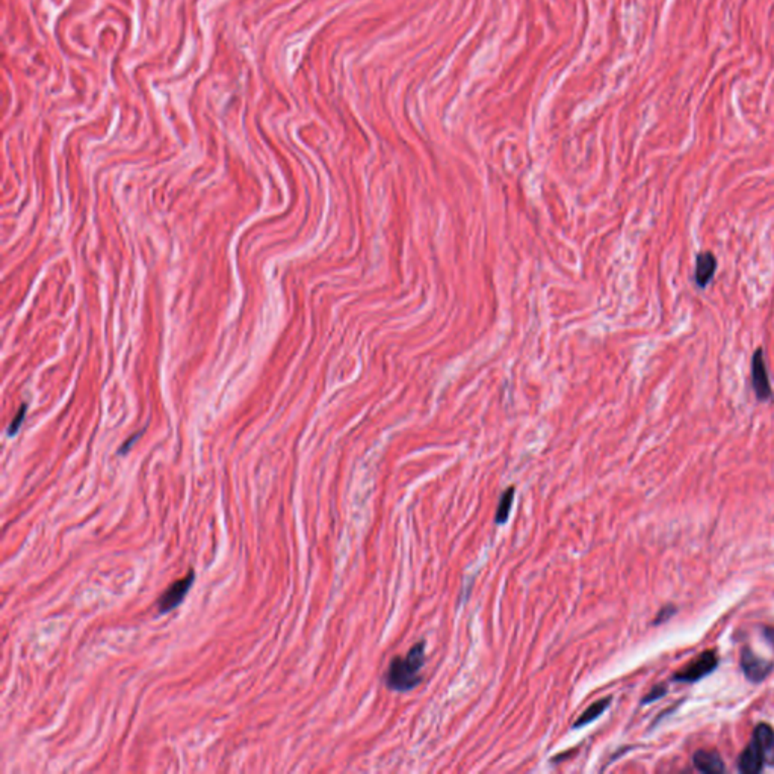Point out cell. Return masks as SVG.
I'll use <instances>...</instances> for the list:
<instances>
[{"label": "cell", "mask_w": 774, "mask_h": 774, "mask_svg": "<svg viewBox=\"0 0 774 774\" xmlns=\"http://www.w3.org/2000/svg\"><path fill=\"white\" fill-rule=\"evenodd\" d=\"M765 353L764 349H756L752 359V387L755 390L756 398L759 401H768L773 398V390L770 385V377L767 371V364H765Z\"/></svg>", "instance_id": "3"}, {"label": "cell", "mask_w": 774, "mask_h": 774, "mask_svg": "<svg viewBox=\"0 0 774 774\" xmlns=\"http://www.w3.org/2000/svg\"><path fill=\"white\" fill-rule=\"evenodd\" d=\"M610 703H611V697H606V698H602V701L595 702V703H593L592 706H590V708H588L584 714H582L581 717L575 721V725H573V728H582V726L588 725V723H592L593 720H596V719L599 717V715H602V712H604L606 708H608Z\"/></svg>", "instance_id": "10"}, {"label": "cell", "mask_w": 774, "mask_h": 774, "mask_svg": "<svg viewBox=\"0 0 774 774\" xmlns=\"http://www.w3.org/2000/svg\"><path fill=\"white\" fill-rule=\"evenodd\" d=\"M717 270V259L711 252H703L697 256L696 262V283L698 288H706L715 276Z\"/></svg>", "instance_id": "7"}, {"label": "cell", "mask_w": 774, "mask_h": 774, "mask_svg": "<svg viewBox=\"0 0 774 774\" xmlns=\"http://www.w3.org/2000/svg\"><path fill=\"white\" fill-rule=\"evenodd\" d=\"M24 416H26V405H24L23 409L20 410V413L15 416V419L12 421V423L10 425V431H8V434H10V436H14V434H15L17 430H19L20 425H21V422H23V419H24Z\"/></svg>", "instance_id": "12"}, {"label": "cell", "mask_w": 774, "mask_h": 774, "mask_svg": "<svg viewBox=\"0 0 774 774\" xmlns=\"http://www.w3.org/2000/svg\"><path fill=\"white\" fill-rule=\"evenodd\" d=\"M741 667L746 673L747 679L753 682H761L770 675L773 664L767 660L759 658L752 651H744L741 655Z\"/></svg>", "instance_id": "5"}, {"label": "cell", "mask_w": 774, "mask_h": 774, "mask_svg": "<svg viewBox=\"0 0 774 774\" xmlns=\"http://www.w3.org/2000/svg\"><path fill=\"white\" fill-rule=\"evenodd\" d=\"M425 662V644H414L405 658H396L390 662V667L386 675V682L389 688L394 692H410L421 682V670Z\"/></svg>", "instance_id": "1"}, {"label": "cell", "mask_w": 774, "mask_h": 774, "mask_svg": "<svg viewBox=\"0 0 774 774\" xmlns=\"http://www.w3.org/2000/svg\"><path fill=\"white\" fill-rule=\"evenodd\" d=\"M194 579H195V573L194 572H189L185 578L177 579L174 584H171L168 588L165 590L162 593V596L157 599V608H159L161 614L165 613H170L173 610H176L177 606L183 602V599L186 597L188 592L191 590L194 584Z\"/></svg>", "instance_id": "2"}, {"label": "cell", "mask_w": 774, "mask_h": 774, "mask_svg": "<svg viewBox=\"0 0 774 774\" xmlns=\"http://www.w3.org/2000/svg\"><path fill=\"white\" fill-rule=\"evenodd\" d=\"M753 739L762 748L767 762L774 764V732L768 725H759L755 729Z\"/></svg>", "instance_id": "9"}, {"label": "cell", "mask_w": 774, "mask_h": 774, "mask_svg": "<svg viewBox=\"0 0 774 774\" xmlns=\"http://www.w3.org/2000/svg\"><path fill=\"white\" fill-rule=\"evenodd\" d=\"M765 762H767V759H765V755L762 752V748L753 739V741L744 748V752L741 753V756H739L738 767L743 773L756 774L764 768Z\"/></svg>", "instance_id": "6"}, {"label": "cell", "mask_w": 774, "mask_h": 774, "mask_svg": "<svg viewBox=\"0 0 774 774\" xmlns=\"http://www.w3.org/2000/svg\"><path fill=\"white\" fill-rule=\"evenodd\" d=\"M694 767L708 774H721L725 773V764H723L721 756L715 750H698L694 755Z\"/></svg>", "instance_id": "8"}, {"label": "cell", "mask_w": 774, "mask_h": 774, "mask_svg": "<svg viewBox=\"0 0 774 774\" xmlns=\"http://www.w3.org/2000/svg\"><path fill=\"white\" fill-rule=\"evenodd\" d=\"M717 655L712 651L703 652L701 656H697L694 661L689 662L685 669H682L675 675V680L679 682H697L706 675H710L712 670L717 667Z\"/></svg>", "instance_id": "4"}, {"label": "cell", "mask_w": 774, "mask_h": 774, "mask_svg": "<svg viewBox=\"0 0 774 774\" xmlns=\"http://www.w3.org/2000/svg\"><path fill=\"white\" fill-rule=\"evenodd\" d=\"M513 499H514V487H510L509 490H505V493L502 495L501 501H499V505H498L496 523H499V525H501V523H505L507 519H509Z\"/></svg>", "instance_id": "11"}, {"label": "cell", "mask_w": 774, "mask_h": 774, "mask_svg": "<svg viewBox=\"0 0 774 774\" xmlns=\"http://www.w3.org/2000/svg\"><path fill=\"white\" fill-rule=\"evenodd\" d=\"M665 693H667V689H665L664 687H655L652 692L643 698V703H651V702L656 701V698L662 697Z\"/></svg>", "instance_id": "13"}]
</instances>
